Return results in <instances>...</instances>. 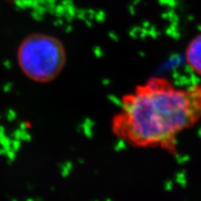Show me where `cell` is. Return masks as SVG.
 <instances>
[{
  "label": "cell",
  "instance_id": "cell-1",
  "mask_svg": "<svg viewBox=\"0 0 201 201\" xmlns=\"http://www.w3.org/2000/svg\"><path fill=\"white\" fill-rule=\"evenodd\" d=\"M201 121V84L178 87L155 76L122 97L112 119L114 135L137 148L177 153L178 137Z\"/></svg>",
  "mask_w": 201,
  "mask_h": 201
},
{
  "label": "cell",
  "instance_id": "cell-2",
  "mask_svg": "<svg viewBox=\"0 0 201 201\" xmlns=\"http://www.w3.org/2000/svg\"><path fill=\"white\" fill-rule=\"evenodd\" d=\"M18 61L28 78L45 83L60 75L66 62V53L64 45L54 36L33 34L21 42Z\"/></svg>",
  "mask_w": 201,
  "mask_h": 201
},
{
  "label": "cell",
  "instance_id": "cell-3",
  "mask_svg": "<svg viewBox=\"0 0 201 201\" xmlns=\"http://www.w3.org/2000/svg\"><path fill=\"white\" fill-rule=\"evenodd\" d=\"M185 57L191 70L201 76V34L190 41L186 49Z\"/></svg>",
  "mask_w": 201,
  "mask_h": 201
}]
</instances>
